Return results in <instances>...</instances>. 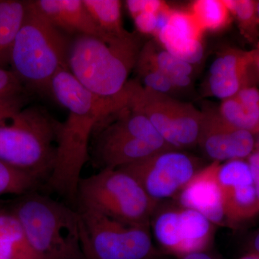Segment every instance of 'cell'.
<instances>
[{"mask_svg":"<svg viewBox=\"0 0 259 259\" xmlns=\"http://www.w3.org/2000/svg\"><path fill=\"white\" fill-rule=\"evenodd\" d=\"M25 86L12 70L0 67V97L23 95Z\"/></svg>","mask_w":259,"mask_h":259,"instance_id":"83f0119b","label":"cell"},{"mask_svg":"<svg viewBox=\"0 0 259 259\" xmlns=\"http://www.w3.org/2000/svg\"><path fill=\"white\" fill-rule=\"evenodd\" d=\"M253 66L256 68L259 73V48L254 49V59H253Z\"/></svg>","mask_w":259,"mask_h":259,"instance_id":"836d02e7","label":"cell"},{"mask_svg":"<svg viewBox=\"0 0 259 259\" xmlns=\"http://www.w3.org/2000/svg\"><path fill=\"white\" fill-rule=\"evenodd\" d=\"M221 163L212 161L199 170L177 195L179 205L193 209L212 224L226 223L223 192L218 180Z\"/></svg>","mask_w":259,"mask_h":259,"instance_id":"4fadbf2b","label":"cell"},{"mask_svg":"<svg viewBox=\"0 0 259 259\" xmlns=\"http://www.w3.org/2000/svg\"><path fill=\"white\" fill-rule=\"evenodd\" d=\"M34 4L47 20L60 31L100 37L107 35L92 18L83 0H35Z\"/></svg>","mask_w":259,"mask_h":259,"instance_id":"2e32d148","label":"cell"},{"mask_svg":"<svg viewBox=\"0 0 259 259\" xmlns=\"http://www.w3.org/2000/svg\"><path fill=\"white\" fill-rule=\"evenodd\" d=\"M158 13L144 12L134 17L135 21L140 32L152 35L153 36L154 35L157 28Z\"/></svg>","mask_w":259,"mask_h":259,"instance_id":"f546056e","label":"cell"},{"mask_svg":"<svg viewBox=\"0 0 259 259\" xmlns=\"http://www.w3.org/2000/svg\"><path fill=\"white\" fill-rule=\"evenodd\" d=\"M253 248L256 252L255 254H257L259 256V231L256 235H255L254 239H253Z\"/></svg>","mask_w":259,"mask_h":259,"instance_id":"e575fe53","label":"cell"},{"mask_svg":"<svg viewBox=\"0 0 259 259\" xmlns=\"http://www.w3.org/2000/svg\"><path fill=\"white\" fill-rule=\"evenodd\" d=\"M226 223L238 224L259 214V200L254 186L241 185L221 188Z\"/></svg>","mask_w":259,"mask_h":259,"instance_id":"44dd1931","label":"cell"},{"mask_svg":"<svg viewBox=\"0 0 259 259\" xmlns=\"http://www.w3.org/2000/svg\"><path fill=\"white\" fill-rule=\"evenodd\" d=\"M92 18L102 31L110 36L127 33L122 25V3L118 0H83Z\"/></svg>","mask_w":259,"mask_h":259,"instance_id":"7402d4cb","label":"cell"},{"mask_svg":"<svg viewBox=\"0 0 259 259\" xmlns=\"http://www.w3.org/2000/svg\"><path fill=\"white\" fill-rule=\"evenodd\" d=\"M26 99L23 95L0 97V125L8 122L24 108Z\"/></svg>","mask_w":259,"mask_h":259,"instance_id":"f1b7e54d","label":"cell"},{"mask_svg":"<svg viewBox=\"0 0 259 259\" xmlns=\"http://www.w3.org/2000/svg\"><path fill=\"white\" fill-rule=\"evenodd\" d=\"M69 42L28 2L25 20L10 53L12 71L24 86L39 93H50L51 81L61 69H67Z\"/></svg>","mask_w":259,"mask_h":259,"instance_id":"277c9868","label":"cell"},{"mask_svg":"<svg viewBox=\"0 0 259 259\" xmlns=\"http://www.w3.org/2000/svg\"><path fill=\"white\" fill-rule=\"evenodd\" d=\"M184 259H212L208 255L201 253H193L188 254Z\"/></svg>","mask_w":259,"mask_h":259,"instance_id":"d6a6232c","label":"cell"},{"mask_svg":"<svg viewBox=\"0 0 259 259\" xmlns=\"http://www.w3.org/2000/svg\"><path fill=\"white\" fill-rule=\"evenodd\" d=\"M136 64L152 68L166 75L177 90L187 88L192 82L193 65L172 55L156 41L145 44Z\"/></svg>","mask_w":259,"mask_h":259,"instance_id":"ac0fdd59","label":"cell"},{"mask_svg":"<svg viewBox=\"0 0 259 259\" xmlns=\"http://www.w3.org/2000/svg\"><path fill=\"white\" fill-rule=\"evenodd\" d=\"M188 10L204 32L223 30L231 20L224 0H197Z\"/></svg>","mask_w":259,"mask_h":259,"instance_id":"603a6c76","label":"cell"},{"mask_svg":"<svg viewBox=\"0 0 259 259\" xmlns=\"http://www.w3.org/2000/svg\"><path fill=\"white\" fill-rule=\"evenodd\" d=\"M120 169L134 177L159 203L162 199L177 196L199 171L194 158L178 150L156 153Z\"/></svg>","mask_w":259,"mask_h":259,"instance_id":"30bf717a","label":"cell"},{"mask_svg":"<svg viewBox=\"0 0 259 259\" xmlns=\"http://www.w3.org/2000/svg\"><path fill=\"white\" fill-rule=\"evenodd\" d=\"M28 2L0 0V67L10 64V53L25 20Z\"/></svg>","mask_w":259,"mask_h":259,"instance_id":"ffe728a7","label":"cell"},{"mask_svg":"<svg viewBox=\"0 0 259 259\" xmlns=\"http://www.w3.org/2000/svg\"><path fill=\"white\" fill-rule=\"evenodd\" d=\"M140 37L127 32L107 40L76 35L69 42L68 69L89 91L103 98L119 96L136 66L141 49Z\"/></svg>","mask_w":259,"mask_h":259,"instance_id":"7a4b0ae2","label":"cell"},{"mask_svg":"<svg viewBox=\"0 0 259 259\" xmlns=\"http://www.w3.org/2000/svg\"><path fill=\"white\" fill-rule=\"evenodd\" d=\"M166 3L158 0H152V1H127V5L130 13L133 17L144 13V12H153L158 13L162 9Z\"/></svg>","mask_w":259,"mask_h":259,"instance_id":"4dcf8cb0","label":"cell"},{"mask_svg":"<svg viewBox=\"0 0 259 259\" xmlns=\"http://www.w3.org/2000/svg\"><path fill=\"white\" fill-rule=\"evenodd\" d=\"M136 67L139 73L140 83L144 88L166 95L176 91L171 80L157 70L139 64H136Z\"/></svg>","mask_w":259,"mask_h":259,"instance_id":"4316f807","label":"cell"},{"mask_svg":"<svg viewBox=\"0 0 259 259\" xmlns=\"http://www.w3.org/2000/svg\"><path fill=\"white\" fill-rule=\"evenodd\" d=\"M204 33L189 10L172 9L168 23L154 37L172 55L194 65L203 56Z\"/></svg>","mask_w":259,"mask_h":259,"instance_id":"5bb4252c","label":"cell"},{"mask_svg":"<svg viewBox=\"0 0 259 259\" xmlns=\"http://www.w3.org/2000/svg\"><path fill=\"white\" fill-rule=\"evenodd\" d=\"M231 17L238 23L242 35L255 49L259 48V25L255 15V1L224 0Z\"/></svg>","mask_w":259,"mask_h":259,"instance_id":"cb8c5ba5","label":"cell"},{"mask_svg":"<svg viewBox=\"0 0 259 259\" xmlns=\"http://www.w3.org/2000/svg\"><path fill=\"white\" fill-rule=\"evenodd\" d=\"M254 49H230L217 56L209 69L207 88L211 95L224 100L249 87V71L253 66Z\"/></svg>","mask_w":259,"mask_h":259,"instance_id":"9a60e30c","label":"cell"},{"mask_svg":"<svg viewBox=\"0 0 259 259\" xmlns=\"http://www.w3.org/2000/svg\"><path fill=\"white\" fill-rule=\"evenodd\" d=\"M251 170L253 186L259 200V150H255L247 158Z\"/></svg>","mask_w":259,"mask_h":259,"instance_id":"1f68e13d","label":"cell"},{"mask_svg":"<svg viewBox=\"0 0 259 259\" xmlns=\"http://www.w3.org/2000/svg\"><path fill=\"white\" fill-rule=\"evenodd\" d=\"M40 182L26 172L0 161V196H22L37 190Z\"/></svg>","mask_w":259,"mask_h":259,"instance_id":"d4e9b609","label":"cell"},{"mask_svg":"<svg viewBox=\"0 0 259 259\" xmlns=\"http://www.w3.org/2000/svg\"><path fill=\"white\" fill-rule=\"evenodd\" d=\"M10 208L40 259H86L77 209L32 191Z\"/></svg>","mask_w":259,"mask_h":259,"instance_id":"3957f363","label":"cell"},{"mask_svg":"<svg viewBox=\"0 0 259 259\" xmlns=\"http://www.w3.org/2000/svg\"><path fill=\"white\" fill-rule=\"evenodd\" d=\"M51 93L69 113L58 125L55 162L46 186L76 208L78 186L83 167L90 160L94 131L100 121L125 106V97L123 91L114 98L97 96L67 69L54 76Z\"/></svg>","mask_w":259,"mask_h":259,"instance_id":"6da1fadb","label":"cell"},{"mask_svg":"<svg viewBox=\"0 0 259 259\" xmlns=\"http://www.w3.org/2000/svg\"><path fill=\"white\" fill-rule=\"evenodd\" d=\"M258 150H259V141H258Z\"/></svg>","mask_w":259,"mask_h":259,"instance_id":"74e56055","label":"cell"},{"mask_svg":"<svg viewBox=\"0 0 259 259\" xmlns=\"http://www.w3.org/2000/svg\"><path fill=\"white\" fill-rule=\"evenodd\" d=\"M127 106L146 116L163 140L175 149L198 144L202 112L192 105L144 88L139 81H127Z\"/></svg>","mask_w":259,"mask_h":259,"instance_id":"ba28073f","label":"cell"},{"mask_svg":"<svg viewBox=\"0 0 259 259\" xmlns=\"http://www.w3.org/2000/svg\"><path fill=\"white\" fill-rule=\"evenodd\" d=\"M242 259H259V256L257 254H252L249 255H247V256L244 257Z\"/></svg>","mask_w":259,"mask_h":259,"instance_id":"8d00e7d4","label":"cell"},{"mask_svg":"<svg viewBox=\"0 0 259 259\" xmlns=\"http://www.w3.org/2000/svg\"><path fill=\"white\" fill-rule=\"evenodd\" d=\"M218 180L221 188L253 185V177L248 161L231 160L220 165Z\"/></svg>","mask_w":259,"mask_h":259,"instance_id":"484cf974","label":"cell"},{"mask_svg":"<svg viewBox=\"0 0 259 259\" xmlns=\"http://www.w3.org/2000/svg\"><path fill=\"white\" fill-rule=\"evenodd\" d=\"M0 259H40L12 209L0 205Z\"/></svg>","mask_w":259,"mask_h":259,"instance_id":"d6986e66","label":"cell"},{"mask_svg":"<svg viewBox=\"0 0 259 259\" xmlns=\"http://www.w3.org/2000/svg\"><path fill=\"white\" fill-rule=\"evenodd\" d=\"M202 112L198 144L212 161L243 160L255 151L253 134L228 123L215 110Z\"/></svg>","mask_w":259,"mask_h":259,"instance_id":"7c38bea8","label":"cell"},{"mask_svg":"<svg viewBox=\"0 0 259 259\" xmlns=\"http://www.w3.org/2000/svg\"><path fill=\"white\" fill-rule=\"evenodd\" d=\"M153 234L162 245L181 253H197L208 243L213 226L193 209L180 207H156L151 218Z\"/></svg>","mask_w":259,"mask_h":259,"instance_id":"8fae6325","label":"cell"},{"mask_svg":"<svg viewBox=\"0 0 259 259\" xmlns=\"http://www.w3.org/2000/svg\"><path fill=\"white\" fill-rule=\"evenodd\" d=\"M58 125L40 107H24L0 125V161L47 182L55 162Z\"/></svg>","mask_w":259,"mask_h":259,"instance_id":"8992f818","label":"cell"},{"mask_svg":"<svg viewBox=\"0 0 259 259\" xmlns=\"http://www.w3.org/2000/svg\"><path fill=\"white\" fill-rule=\"evenodd\" d=\"M159 204L129 174L120 168H105L93 176L81 177L76 209H92L130 226L150 227Z\"/></svg>","mask_w":259,"mask_h":259,"instance_id":"52a82bcc","label":"cell"},{"mask_svg":"<svg viewBox=\"0 0 259 259\" xmlns=\"http://www.w3.org/2000/svg\"><path fill=\"white\" fill-rule=\"evenodd\" d=\"M76 209L86 259H144L151 253L149 227L130 226L92 209Z\"/></svg>","mask_w":259,"mask_h":259,"instance_id":"9c48e42d","label":"cell"},{"mask_svg":"<svg viewBox=\"0 0 259 259\" xmlns=\"http://www.w3.org/2000/svg\"><path fill=\"white\" fill-rule=\"evenodd\" d=\"M255 15L257 23L259 25V0L258 1H255Z\"/></svg>","mask_w":259,"mask_h":259,"instance_id":"d590c367","label":"cell"},{"mask_svg":"<svg viewBox=\"0 0 259 259\" xmlns=\"http://www.w3.org/2000/svg\"><path fill=\"white\" fill-rule=\"evenodd\" d=\"M170 150L176 149L167 144L147 117L126 105L97 124L90 155L100 170L116 169Z\"/></svg>","mask_w":259,"mask_h":259,"instance_id":"5b68a950","label":"cell"},{"mask_svg":"<svg viewBox=\"0 0 259 259\" xmlns=\"http://www.w3.org/2000/svg\"><path fill=\"white\" fill-rule=\"evenodd\" d=\"M218 111L237 128L253 136L259 134V90L255 87L242 89L235 96L223 100Z\"/></svg>","mask_w":259,"mask_h":259,"instance_id":"e0dca14e","label":"cell"}]
</instances>
